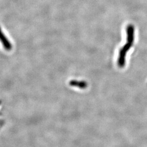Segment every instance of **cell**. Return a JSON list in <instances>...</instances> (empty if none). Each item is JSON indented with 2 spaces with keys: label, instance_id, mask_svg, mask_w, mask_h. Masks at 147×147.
Masks as SVG:
<instances>
[{
  "label": "cell",
  "instance_id": "obj_1",
  "mask_svg": "<svg viewBox=\"0 0 147 147\" xmlns=\"http://www.w3.org/2000/svg\"><path fill=\"white\" fill-rule=\"evenodd\" d=\"M127 41L126 45L121 49L119 51V56L118 59V65L121 67H123L125 65V57L126 53L130 48L131 47L134 40V28L132 25H129L127 27Z\"/></svg>",
  "mask_w": 147,
  "mask_h": 147
},
{
  "label": "cell",
  "instance_id": "obj_2",
  "mask_svg": "<svg viewBox=\"0 0 147 147\" xmlns=\"http://www.w3.org/2000/svg\"><path fill=\"white\" fill-rule=\"evenodd\" d=\"M0 42H1L3 47L7 51H10L12 49V44L9 40L6 37L5 33L2 31L0 27Z\"/></svg>",
  "mask_w": 147,
  "mask_h": 147
},
{
  "label": "cell",
  "instance_id": "obj_3",
  "mask_svg": "<svg viewBox=\"0 0 147 147\" xmlns=\"http://www.w3.org/2000/svg\"><path fill=\"white\" fill-rule=\"evenodd\" d=\"M70 84L74 86L79 87L80 88H85L87 86V84L86 82H79V81H73L70 82Z\"/></svg>",
  "mask_w": 147,
  "mask_h": 147
}]
</instances>
